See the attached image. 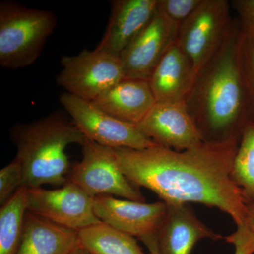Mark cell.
<instances>
[{"instance_id": "6da1fadb", "label": "cell", "mask_w": 254, "mask_h": 254, "mask_svg": "<svg viewBox=\"0 0 254 254\" xmlns=\"http://www.w3.org/2000/svg\"><path fill=\"white\" fill-rule=\"evenodd\" d=\"M240 138L203 141L182 151L160 145L115 150L123 173L135 186L151 190L165 203L215 207L240 227L245 224L247 203L232 177Z\"/></svg>"}, {"instance_id": "7a4b0ae2", "label": "cell", "mask_w": 254, "mask_h": 254, "mask_svg": "<svg viewBox=\"0 0 254 254\" xmlns=\"http://www.w3.org/2000/svg\"><path fill=\"white\" fill-rule=\"evenodd\" d=\"M240 31L237 19L220 49L197 73L185 99L205 141L240 135L250 119L237 60Z\"/></svg>"}, {"instance_id": "3957f363", "label": "cell", "mask_w": 254, "mask_h": 254, "mask_svg": "<svg viewBox=\"0 0 254 254\" xmlns=\"http://www.w3.org/2000/svg\"><path fill=\"white\" fill-rule=\"evenodd\" d=\"M17 148L16 156L22 165L23 186H63L68 180L69 145H82L86 137L61 115L53 113L33 123L18 125L11 132Z\"/></svg>"}, {"instance_id": "277c9868", "label": "cell", "mask_w": 254, "mask_h": 254, "mask_svg": "<svg viewBox=\"0 0 254 254\" xmlns=\"http://www.w3.org/2000/svg\"><path fill=\"white\" fill-rule=\"evenodd\" d=\"M56 15L11 1L0 3V64L18 69L33 64L56 27Z\"/></svg>"}, {"instance_id": "5b68a950", "label": "cell", "mask_w": 254, "mask_h": 254, "mask_svg": "<svg viewBox=\"0 0 254 254\" xmlns=\"http://www.w3.org/2000/svg\"><path fill=\"white\" fill-rule=\"evenodd\" d=\"M232 9L227 0H203L180 26L175 43L188 57L195 74L218 51L235 25Z\"/></svg>"}, {"instance_id": "8992f818", "label": "cell", "mask_w": 254, "mask_h": 254, "mask_svg": "<svg viewBox=\"0 0 254 254\" xmlns=\"http://www.w3.org/2000/svg\"><path fill=\"white\" fill-rule=\"evenodd\" d=\"M83 158L71 170L68 182L74 184L93 198L108 195L144 202L145 198L125 176L114 148L88 138L81 145Z\"/></svg>"}, {"instance_id": "52a82bcc", "label": "cell", "mask_w": 254, "mask_h": 254, "mask_svg": "<svg viewBox=\"0 0 254 254\" xmlns=\"http://www.w3.org/2000/svg\"><path fill=\"white\" fill-rule=\"evenodd\" d=\"M60 101L83 136L98 144L114 149L134 150L158 145L142 133L136 125L114 118L100 109L94 102L67 93L60 96Z\"/></svg>"}, {"instance_id": "ba28073f", "label": "cell", "mask_w": 254, "mask_h": 254, "mask_svg": "<svg viewBox=\"0 0 254 254\" xmlns=\"http://www.w3.org/2000/svg\"><path fill=\"white\" fill-rule=\"evenodd\" d=\"M57 83L66 93L94 102L125 78L121 60L117 55L95 49L73 56H63Z\"/></svg>"}, {"instance_id": "9c48e42d", "label": "cell", "mask_w": 254, "mask_h": 254, "mask_svg": "<svg viewBox=\"0 0 254 254\" xmlns=\"http://www.w3.org/2000/svg\"><path fill=\"white\" fill-rule=\"evenodd\" d=\"M93 203L94 198L70 182L55 190H27L28 212L76 232L101 222Z\"/></svg>"}, {"instance_id": "30bf717a", "label": "cell", "mask_w": 254, "mask_h": 254, "mask_svg": "<svg viewBox=\"0 0 254 254\" xmlns=\"http://www.w3.org/2000/svg\"><path fill=\"white\" fill-rule=\"evenodd\" d=\"M137 127L158 145L178 151L205 141L185 100L156 102Z\"/></svg>"}, {"instance_id": "8fae6325", "label": "cell", "mask_w": 254, "mask_h": 254, "mask_svg": "<svg viewBox=\"0 0 254 254\" xmlns=\"http://www.w3.org/2000/svg\"><path fill=\"white\" fill-rule=\"evenodd\" d=\"M93 208L100 221L140 240L157 235L168 211L163 200L145 203L108 195L95 197Z\"/></svg>"}, {"instance_id": "7c38bea8", "label": "cell", "mask_w": 254, "mask_h": 254, "mask_svg": "<svg viewBox=\"0 0 254 254\" xmlns=\"http://www.w3.org/2000/svg\"><path fill=\"white\" fill-rule=\"evenodd\" d=\"M178 30L160 11L120 55L125 78L148 81Z\"/></svg>"}, {"instance_id": "4fadbf2b", "label": "cell", "mask_w": 254, "mask_h": 254, "mask_svg": "<svg viewBox=\"0 0 254 254\" xmlns=\"http://www.w3.org/2000/svg\"><path fill=\"white\" fill-rule=\"evenodd\" d=\"M104 36L97 50L120 57L151 21L158 0H115Z\"/></svg>"}, {"instance_id": "5bb4252c", "label": "cell", "mask_w": 254, "mask_h": 254, "mask_svg": "<svg viewBox=\"0 0 254 254\" xmlns=\"http://www.w3.org/2000/svg\"><path fill=\"white\" fill-rule=\"evenodd\" d=\"M166 204L168 211L157 234L160 254H190L202 239L221 238L200 221L186 203Z\"/></svg>"}, {"instance_id": "9a60e30c", "label": "cell", "mask_w": 254, "mask_h": 254, "mask_svg": "<svg viewBox=\"0 0 254 254\" xmlns=\"http://www.w3.org/2000/svg\"><path fill=\"white\" fill-rule=\"evenodd\" d=\"M94 103L114 118L137 126L156 100L148 81L125 78L98 97Z\"/></svg>"}, {"instance_id": "2e32d148", "label": "cell", "mask_w": 254, "mask_h": 254, "mask_svg": "<svg viewBox=\"0 0 254 254\" xmlns=\"http://www.w3.org/2000/svg\"><path fill=\"white\" fill-rule=\"evenodd\" d=\"M195 74L188 57L173 43L162 57L148 79L156 102L185 100Z\"/></svg>"}, {"instance_id": "e0dca14e", "label": "cell", "mask_w": 254, "mask_h": 254, "mask_svg": "<svg viewBox=\"0 0 254 254\" xmlns=\"http://www.w3.org/2000/svg\"><path fill=\"white\" fill-rule=\"evenodd\" d=\"M78 246V232L28 211L16 254H69Z\"/></svg>"}, {"instance_id": "ac0fdd59", "label": "cell", "mask_w": 254, "mask_h": 254, "mask_svg": "<svg viewBox=\"0 0 254 254\" xmlns=\"http://www.w3.org/2000/svg\"><path fill=\"white\" fill-rule=\"evenodd\" d=\"M78 240L91 254H146L134 237L103 222L78 231Z\"/></svg>"}, {"instance_id": "d6986e66", "label": "cell", "mask_w": 254, "mask_h": 254, "mask_svg": "<svg viewBox=\"0 0 254 254\" xmlns=\"http://www.w3.org/2000/svg\"><path fill=\"white\" fill-rule=\"evenodd\" d=\"M27 190L22 186L0 209V254H16L28 213Z\"/></svg>"}, {"instance_id": "ffe728a7", "label": "cell", "mask_w": 254, "mask_h": 254, "mask_svg": "<svg viewBox=\"0 0 254 254\" xmlns=\"http://www.w3.org/2000/svg\"><path fill=\"white\" fill-rule=\"evenodd\" d=\"M232 177L247 204L254 203V120L249 119L242 127Z\"/></svg>"}, {"instance_id": "44dd1931", "label": "cell", "mask_w": 254, "mask_h": 254, "mask_svg": "<svg viewBox=\"0 0 254 254\" xmlns=\"http://www.w3.org/2000/svg\"><path fill=\"white\" fill-rule=\"evenodd\" d=\"M237 60L249 115L254 120V32L241 23Z\"/></svg>"}, {"instance_id": "7402d4cb", "label": "cell", "mask_w": 254, "mask_h": 254, "mask_svg": "<svg viewBox=\"0 0 254 254\" xmlns=\"http://www.w3.org/2000/svg\"><path fill=\"white\" fill-rule=\"evenodd\" d=\"M202 1L203 0H158V9L179 31L180 26L194 12Z\"/></svg>"}, {"instance_id": "603a6c76", "label": "cell", "mask_w": 254, "mask_h": 254, "mask_svg": "<svg viewBox=\"0 0 254 254\" xmlns=\"http://www.w3.org/2000/svg\"><path fill=\"white\" fill-rule=\"evenodd\" d=\"M23 173L22 165L17 157L0 171V203L5 202L23 186Z\"/></svg>"}, {"instance_id": "cb8c5ba5", "label": "cell", "mask_w": 254, "mask_h": 254, "mask_svg": "<svg viewBox=\"0 0 254 254\" xmlns=\"http://www.w3.org/2000/svg\"><path fill=\"white\" fill-rule=\"evenodd\" d=\"M235 247V254H254V238L245 226L237 227V231L226 237Z\"/></svg>"}, {"instance_id": "d4e9b609", "label": "cell", "mask_w": 254, "mask_h": 254, "mask_svg": "<svg viewBox=\"0 0 254 254\" xmlns=\"http://www.w3.org/2000/svg\"><path fill=\"white\" fill-rule=\"evenodd\" d=\"M231 5L241 24L254 30V0H234Z\"/></svg>"}, {"instance_id": "484cf974", "label": "cell", "mask_w": 254, "mask_h": 254, "mask_svg": "<svg viewBox=\"0 0 254 254\" xmlns=\"http://www.w3.org/2000/svg\"><path fill=\"white\" fill-rule=\"evenodd\" d=\"M245 226L254 238V203L247 204V215Z\"/></svg>"}, {"instance_id": "4316f807", "label": "cell", "mask_w": 254, "mask_h": 254, "mask_svg": "<svg viewBox=\"0 0 254 254\" xmlns=\"http://www.w3.org/2000/svg\"><path fill=\"white\" fill-rule=\"evenodd\" d=\"M142 242L146 246L149 254H160L159 252L158 240H157V235L155 236L145 237L141 239Z\"/></svg>"}, {"instance_id": "83f0119b", "label": "cell", "mask_w": 254, "mask_h": 254, "mask_svg": "<svg viewBox=\"0 0 254 254\" xmlns=\"http://www.w3.org/2000/svg\"><path fill=\"white\" fill-rule=\"evenodd\" d=\"M69 254H91L89 252H87L84 249L82 248L79 245L74 249Z\"/></svg>"}, {"instance_id": "f1b7e54d", "label": "cell", "mask_w": 254, "mask_h": 254, "mask_svg": "<svg viewBox=\"0 0 254 254\" xmlns=\"http://www.w3.org/2000/svg\"><path fill=\"white\" fill-rule=\"evenodd\" d=\"M246 28H247V27H246ZM249 28V29L252 30V31H253L254 32V30H253V29H251V28Z\"/></svg>"}]
</instances>
